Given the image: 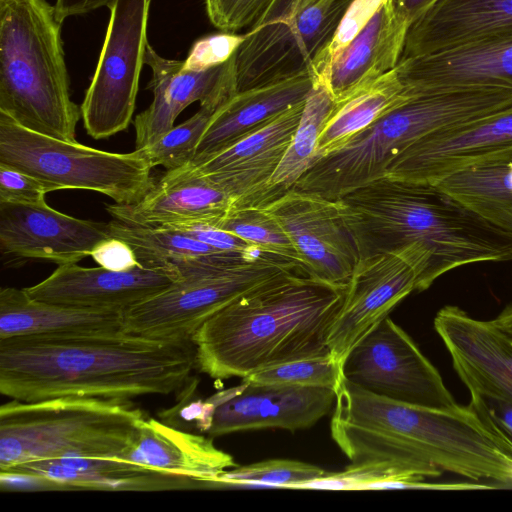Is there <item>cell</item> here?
I'll return each instance as SVG.
<instances>
[{
	"instance_id": "1",
	"label": "cell",
	"mask_w": 512,
	"mask_h": 512,
	"mask_svg": "<svg viewBox=\"0 0 512 512\" xmlns=\"http://www.w3.org/2000/svg\"><path fill=\"white\" fill-rule=\"evenodd\" d=\"M194 367L192 341L125 332L0 339V393L22 402L167 395L187 384Z\"/></svg>"
},
{
	"instance_id": "2",
	"label": "cell",
	"mask_w": 512,
	"mask_h": 512,
	"mask_svg": "<svg viewBox=\"0 0 512 512\" xmlns=\"http://www.w3.org/2000/svg\"><path fill=\"white\" fill-rule=\"evenodd\" d=\"M347 285L296 268L249 290L195 333L196 367L214 379L244 378L286 362L331 355L327 339Z\"/></svg>"
},
{
	"instance_id": "3",
	"label": "cell",
	"mask_w": 512,
	"mask_h": 512,
	"mask_svg": "<svg viewBox=\"0 0 512 512\" xmlns=\"http://www.w3.org/2000/svg\"><path fill=\"white\" fill-rule=\"evenodd\" d=\"M360 258L419 245L431 286L467 264L512 260V234L435 183L383 176L337 199Z\"/></svg>"
},
{
	"instance_id": "4",
	"label": "cell",
	"mask_w": 512,
	"mask_h": 512,
	"mask_svg": "<svg viewBox=\"0 0 512 512\" xmlns=\"http://www.w3.org/2000/svg\"><path fill=\"white\" fill-rule=\"evenodd\" d=\"M61 25L46 0L0 7V112L28 130L76 142L81 108L70 96Z\"/></svg>"
},
{
	"instance_id": "5",
	"label": "cell",
	"mask_w": 512,
	"mask_h": 512,
	"mask_svg": "<svg viewBox=\"0 0 512 512\" xmlns=\"http://www.w3.org/2000/svg\"><path fill=\"white\" fill-rule=\"evenodd\" d=\"M512 105V89L461 87L415 95L308 169L292 187L330 200L383 177L422 137Z\"/></svg>"
},
{
	"instance_id": "6",
	"label": "cell",
	"mask_w": 512,
	"mask_h": 512,
	"mask_svg": "<svg viewBox=\"0 0 512 512\" xmlns=\"http://www.w3.org/2000/svg\"><path fill=\"white\" fill-rule=\"evenodd\" d=\"M146 416L130 400L66 396L0 407V471L66 456L117 458Z\"/></svg>"
},
{
	"instance_id": "7",
	"label": "cell",
	"mask_w": 512,
	"mask_h": 512,
	"mask_svg": "<svg viewBox=\"0 0 512 512\" xmlns=\"http://www.w3.org/2000/svg\"><path fill=\"white\" fill-rule=\"evenodd\" d=\"M331 436L351 462L385 460L426 478L453 449L457 425L445 408H430L375 395L343 376L335 389Z\"/></svg>"
},
{
	"instance_id": "8",
	"label": "cell",
	"mask_w": 512,
	"mask_h": 512,
	"mask_svg": "<svg viewBox=\"0 0 512 512\" xmlns=\"http://www.w3.org/2000/svg\"><path fill=\"white\" fill-rule=\"evenodd\" d=\"M0 164L25 172L49 192L90 190L116 204H133L152 187V166L141 150L113 153L28 130L0 112Z\"/></svg>"
},
{
	"instance_id": "9",
	"label": "cell",
	"mask_w": 512,
	"mask_h": 512,
	"mask_svg": "<svg viewBox=\"0 0 512 512\" xmlns=\"http://www.w3.org/2000/svg\"><path fill=\"white\" fill-rule=\"evenodd\" d=\"M299 266L270 254H230L180 279L123 313L124 332L151 339L192 341L216 312L270 278ZM302 270V269H301Z\"/></svg>"
},
{
	"instance_id": "10",
	"label": "cell",
	"mask_w": 512,
	"mask_h": 512,
	"mask_svg": "<svg viewBox=\"0 0 512 512\" xmlns=\"http://www.w3.org/2000/svg\"><path fill=\"white\" fill-rule=\"evenodd\" d=\"M352 1L318 0L288 19L249 29L234 54L237 93L299 76H320Z\"/></svg>"
},
{
	"instance_id": "11",
	"label": "cell",
	"mask_w": 512,
	"mask_h": 512,
	"mask_svg": "<svg viewBox=\"0 0 512 512\" xmlns=\"http://www.w3.org/2000/svg\"><path fill=\"white\" fill-rule=\"evenodd\" d=\"M151 0H115L99 60L80 106L84 128L106 139L131 123L147 41Z\"/></svg>"
},
{
	"instance_id": "12",
	"label": "cell",
	"mask_w": 512,
	"mask_h": 512,
	"mask_svg": "<svg viewBox=\"0 0 512 512\" xmlns=\"http://www.w3.org/2000/svg\"><path fill=\"white\" fill-rule=\"evenodd\" d=\"M430 257L419 245L360 258L330 328L328 347L342 368L353 349L412 291L430 287Z\"/></svg>"
},
{
	"instance_id": "13",
	"label": "cell",
	"mask_w": 512,
	"mask_h": 512,
	"mask_svg": "<svg viewBox=\"0 0 512 512\" xmlns=\"http://www.w3.org/2000/svg\"><path fill=\"white\" fill-rule=\"evenodd\" d=\"M342 374L362 389L398 402L430 408L458 404L437 368L389 316L353 347Z\"/></svg>"
},
{
	"instance_id": "14",
	"label": "cell",
	"mask_w": 512,
	"mask_h": 512,
	"mask_svg": "<svg viewBox=\"0 0 512 512\" xmlns=\"http://www.w3.org/2000/svg\"><path fill=\"white\" fill-rule=\"evenodd\" d=\"M512 161V105L432 132L408 146L385 175L436 183L454 172Z\"/></svg>"
},
{
	"instance_id": "15",
	"label": "cell",
	"mask_w": 512,
	"mask_h": 512,
	"mask_svg": "<svg viewBox=\"0 0 512 512\" xmlns=\"http://www.w3.org/2000/svg\"><path fill=\"white\" fill-rule=\"evenodd\" d=\"M263 207L288 233L308 275L348 285L360 254L336 200L291 188Z\"/></svg>"
},
{
	"instance_id": "16",
	"label": "cell",
	"mask_w": 512,
	"mask_h": 512,
	"mask_svg": "<svg viewBox=\"0 0 512 512\" xmlns=\"http://www.w3.org/2000/svg\"><path fill=\"white\" fill-rule=\"evenodd\" d=\"M305 101L196 165H187L229 194L232 208L265 206L278 196L270 181L299 124Z\"/></svg>"
},
{
	"instance_id": "17",
	"label": "cell",
	"mask_w": 512,
	"mask_h": 512,
	"mask_svg": "<svg viewBox=\"0 0 512 512\" xmlns=\"http://www.w3.org/2000/svg\"><path fill=\"white\" fill-rule=\"evenodd\" d=\"M335 391L319 387L264 386L241 382L212 395L208 435L280 428L294 432L316 424L335 403Z\"/></svg>"
},
{
	"instance_id": "18",
	"label": "cell",
	"mask_w": 512,
	"mask_h": 512,
	"mask_svg": "<svg viewBox=\"0 0 512 512\" xmlns=\"http://www.w3.org/2000/svg\"><path fill=\"white\" fill-rule=\"evenodd\" d=\"M433 326L469 394L512 402V335L455 305L442 307Z\"/></svg>"
},
{
	"instance_id": "19",
	"label": "cell",
	"mask_w": 512,
	"mask_h": 512,
	"mask_svg": "<svg viewBox=\"0 0 512 512\" xmlns=\"http://www.w3.org/2000/svg\"><path fill=\"white\" fill-rule=\"evenodd\" d=\"M144 64L152 72L147 88L153 100L134 120L136 149L153 143L174 127L176 118L190 104L198 101L219 108L237 93L234 55L220 66L187 71L183 61L160 56L148 43Z\"/></svg>"
},
{
	"instance_id": "20",
	"label": "cell",
	"mask_w": 512,
	"mask_h": 512,
	"mask_svg": "<svg viewBox=\"0 0 512 512\" xmlns=\"http://www.w3.org/2000/svg\"><path fill=\"white\" fill-rule=\"evenodd\" d=\"M178 280L174 271L141 265L113 271L68 263L58 265L46 279L24 289L30 297L48 303L124 313Z\"/></svg>"
},
{
	"instance_id": "21",
	"label": "cell",
	"mask_w": 512,
	"mask_h": 512,
	"mask_svg": "<svg viewBox=\"0 0 512 512\" xmlns=\"http://www.w3.org/2000/svg\"><path fill=\"white\" fill-rule=\"evenodd\" d=\"M109 237L108 223L75 218L47 203L0 202V250L5 255L77 263Z\"/></svg>"
},
{
	"instance_id": "22",
	"label": "cell",
	"mask_w": 512,
	"mask_h": 512,
	"mask_svg": "<svg viewBox=\"0 0 512 512\" xmlns=\"http://www.w3.org/2000/svg\"><path fill=\"white\" fill-rule=\"evenodd\" d=\"M395 70L411 96L461 87L512 89V36L402 58Z\"/></svg>"
},
{
	"instance_id": "23",
	"label": "cell",
	"mask_w": 512,
	"mask_h": 512,
	"mask_svg": "<svg viewBox=\"0 0 512 512\" xmlns=\"http://www.w3.org/2000/svg\"><path fill=\"white\" fill-rule=\"evenodd\" d=\"M233 198L189 167L166 171L133 204L106 205L114 219L146 226L208 223L216 226L230 211Z\"/></svg>"
},
{
	"instance_id": "24",
	"label": "cell",
	"mask_w": 512,
	"mask_h": 512,
	"mask_svg": "<svg viewBox=\"0 0 512 512\" xmlns=\"http://www.w3.org/2000/svg\"><path fill=\"white\" fill-rule=\"evenodd\" d=\"M512 36V0H438L409 27L400 59Z\"/></svg>"
},
{
	"instance_id": "25",
	"label": "cell",
	"mask_w": 512,
	"mask_h": 512,
	"mask_svg": "<svg viewBox=\"0 0 512 512\" xmlns=\"http://www.w3.org/2000/svg\"><path fill=\"white\" fill-rule=\"evenodd\" d=\"M410 22L396 0H385L359 33L327 64L321 77L335 101L393 70Z\"/></svg>"
},
{
	"instance_id": "26",
	"label": "cell",
	"mask_w": 512,
	"mask_h": 512,
	"mask_svg": "<svg viewBox=\"0 0 512 512\" xmlns=\"http://www.w3.org/2000/svg\"><path fill=\"white\" fill-rule=\"evenodd\" d=\"M3 472L40 477L48 490L162 491L207 486L192 478L106 457L42 459Z\"/></svg>"
},
{
	"instance_id": "27",
	"label": "cell",
	"mask_w": 512,
	"mask_h": 512,
	"mask_svg": "<svg viewBox=\"0 0 512 512\" xmlns=\"http://www.w3.org/2000/svg\"><path fill=\"white\" fill-rule=\"evenodd\" d=\"M212 439L145 417L132 447L115 459L216 486L218 478L237 464Z\"/></svg>"
},
{
	"instance_id": "28",
	"label": "cell",
	"mask_w": 512,
	"mask_h": 512,
	"mask_svg": "<svg viewBox=\"0 0 512 512\" xmlns=\"http://www.w3.org/2000/svg\"><path fill=\"white\" fill-rule=\"evenodd\" d=\"M314 78L299 76L236 93L213 114L192 162L196 165L306 100Z\"/></svg>"
},
{
	"instance_id": "29",
	"label": "cell",
	"mask_w": 512,
	"mask_h": 512,
	"mask_svg": "<svg viewBox=\"0 0 512 512\" xmlns=\"http://www.w3.org/2000/svg\"><path fill=\"white\" fill-rule=\"evenodd\" d=\"M123 332V313L48 303L30 297L25 289L0 290V339Z\"/></svg>"
},
{
	"instance_id": "30",
	"label": "cell",
	"mask_w": 512,
	"mask_h": 512,
	"mask_svg": "<svg viewBox=\"0 0 512 512\" xmlns=\"http://www.w3.org/2000/svg\"><path fill=\"white\" fill-rule=\"evenodd\" d=\"M108 230L110 236L132 248L141 266L174 271L180 279L201 271L223 253L171 227L138 225L113 218L108 222Z\"/></svg>"
},
{
	"instance_id": "31",
	"label": "cell",
	"mask_w": 512,
	"mask_h": 512,
	"mask_svg": "<svg viewBox=\"0 0 512 512\" xmlns=\"http://www.w3.org/2000/svg\"><path fill=\"white\" fill-rule=\"evenodd\" d=\"M411 97L413 96L406 91L394 68L346 98L335 101L318 139V160L344 146Z\"/></svg>"
},
{
	"instance_id": "32",
	"label": "cell",
	"mask_w": 512,
	"mask_h": 512,
	"mask_svg": "<svg viewBox=\"0 0 512 512\" xmlns=\"http://www.w3.org/2000/svg\"><path fill=\"white\" fill-rule=\"evenodd\" d=\"M435 184L512 234V161L463 169Z\"/></svg>"
},
{
	"instance_id": "33",
	"label": "cell",
	"mask_w": 512,
	"mask_h": 512,
	"mask_svg": "<svg viewBox=\"0 0 512 512\" xmlns=\"http://www.w3.org/2000/svg\"><path fill=\"white\" fill-rule=\"evenodd\" d=\"M334 105L335 100L324 80L314 78L299 124L270 181L278 197L291 189L318 160V139Z\"/></svg>"
},
{
	"instance_id": "34",
	"label": "cell",
	"mask_w": 512,
	"mask_h": 512,
	"mask_svg": "<svg viewBox=\"0 0 512 512\" xmlns=\"http://www.w3.org/2000/svg\"><path fill=\"white\" fill-rule=\"evenodd\" d=\"M216 227L229 231L259 251L291 262L304 271L302 259L288 233L265 207L231 208Z\"/></svg>"
},
{
	"instance_id": "35",
	"label": "cell",
	"mask_w": 512,
	"mask_h": 512,
	"mask_svg": "<svg viewBox=\"0 0 512 512\" xmlns=\"http://www.w3.org/2000/svg\"><path fill=\"white\" fill-rule=\"evenodd\" d=\"M217 109L200 105L193 116L139 150L153 168L162 166L170 171L187 166L194 159L199 141Z\"/></svg>"
},
{
	"instance_id": "36",
	"label": "cell",
	"mask_w": 512,
	"mask_h": 512,
	"mask_svg": "<svg viewBox=\"0 0 512 512\" xmlns=\"http://www.w3.org/2000/svg\"><path fill=\"white\" fill-rule=\"evenodd\" d=\"M328 472L319 466L290 459H269L225 471L216 481L220 485H260L300 488Z\"/></svg>"
},
{
	"instance_id": "37",
	"label": "cell",
	"mask_w": 512,
	"mask_h": 512,
	"mask_svg": "<svg viewBox=\"0 0 512 512\" xmlns=\"http://www.w3.org/2000/svg\"><path fill=\"white\" fill-rule=\"evenodd\" d=\"M342 368L331 355L286 362L258 370L242 382L264 386L337 388Z\"/></svg>"
},
{
	"instance_id": "38",
	"label": "cell",
	"mask_w": 512,
	"mask_h": 512,
	"mask_svg": "<svg viewBox=\"0 0 512 512\" xmlns=\"http://www.w3.org/2000/svg\"><path fill=\"white\" fill-rule=\"evenodd\" d=\"M426 477L401 464L371 460L351 462L344 470L327 473L323 477L300 486L301 489L366 490L376 489L380 484L390 482L424 481Z\"/></svg>"
},
{
	"instance_id": "39",
	"label": "cell",
	"mask_w": 512,
	"mask_h": 512,
	"mask_svg": "<svg viewBox=\"0 0 512 512\" xmlns=\"http://www.w3.org/2000/svg\"><path fill=\"white\" fill-rule=\"evenodd\" d=\"M279 0H204L206 14L214 27L236 32L257 25L268 9Z\"/></svg>"
},
{
	"instance_id": "40",
	"label": "cell",
	"mask_w": 512,
	"mask_h": 512,
	"mask_svg": "<svg viewBox=\"0 0 512 512\" xmlns=\"http://www.w3.org/2000/svg\"><path fill=\"white\" fill-rule=\"evenodd\" d=\"M244 35L220 32L196 40L183 61L187 71H205L226 63L235 54Z\"/></svg>"
},
{
	"instance_id": "41",
	"label": "cell",
	"mask_w": 512,
	"mask_h": 512,
	"mask_svg": "<svg viewBox=\"0 0 512 512\" xmlns=\"http://www.w3.org/2000/svg\"><path fill=\"white\" fill-rule=\"evenodd\" d=\"M46 186L35 177L0 164V202L20 205L45 204Z\"/></svg>"
},
{
	"instance_id": "42",
	"label": "cell",
	"mask_w": 512,
	"mask_h": 512,
	"mask_svg": "<svg viewBox=\"0 0 512 512\" xmlns=\"http://www.w3.org/2000/svg\"><path fill=\"white\" fill-rule=\"evenodd\" d=\"M171 227L220 252L250 258L265 255L239 236L208 223H187Z\"/></svg>"
},
{
	"instance_id": "43",
	"label": "cell",
	"mask_w": 512,
	"mask_h": 512,
	"mask_svg": "<svg viewBox=\"0 0 512 512\" xmlns=\"http://www.w3.org/2000/svg\"><path fill=\"white\" fill-rule=\"evenodd\" d=\"M384 1L385 0L352 1L329 46L326 66L329 61L359 33Z\"/></svg>"
},
{
	"instance_id": "44",
	"label": "cell",
	"mask_w": 512,
	"mask_h": 512,
	"mask_svg": "<svg viewBox=\"0 0 512 512\" xmlns=\"http://www.w3.org/2000/svg\"><path fill=\"white\" fill-rule=\"evenodd\" d=\"M91 257L99 266L113 271H127L140 265L132 248L112 236L100 242Z\"/></svg>"
},
{
	"instance_id": "45",
	"label": "cell",
	"mask_w": 512,
	"mask_h": 512,
	"mask_svg": "<svg viewBox=\"0 0 512 512\" xmlns=\"http://www.w3.org/2000/svg\"><path fill=\"white\" fill-rule=\"evenodd\" d=\"M468 404L512 441V402L498 397L470 393Z\"/></svg>"
},
{
	"instance_id": "46",
	"label": "cell",
	"mask_w": 512,
	"mask_h": 512,
	"mask_svg": "<svg viewBox=\"0 0 512 512\" xmlns=\"http://www.w3.org/2000/svg\"><path fill=\"white\" fill-rule=\"evenodd\" d=\"M115 0H56L55 11L63 22L71 16L83 15L101 7L109 8Z\"/></svg>"
},
{
	"instance_id": "47",
	"label": "cell",
	"mask_w": 512,
	"mask_h": 512,
	"mask_svg": "<svg viewBox=\"0 0 512 512\" xmlns=\"http://www.w3.org/2000/svg\"><path fill=\"white\" fill-rule=\"evenodd\" d=\"M410 24L432 7L438 0H396Z\"/></svg>"
},
{
	"instance_id": "48",
	"label": "cell",
	"mask_w": 512,
	"mask_h": 512,
	"mask_svg": "<svg viewBox=\"0 0 512 512\" xmlns=\"http://www.w3.org/2000/svg\"><path fill=\"white\" fill-rule=\"evenodd\" d=\"M500 328L512 335V303L507 305L494 319Z\"/></svg>"
},
{
	"instance_id": "49",
	"label": "cell",
	"mask_w": 512,
	"mask_h": 512,
	"mask_svg": "<svg viewBox=\"0 0 512 512\" xmlns=\"http://www.w3.org/2000/svg\"><path fill=\"white\" fill-rule=\"evenodd\" d=\"M316 1H318V0H299L294 9L293 15L297 14L298 12L303 10L305 7H307L308 5H310L311 3H314Z\"/></svg>"
},
{
	"instance_id": "50",
	"label": "cell",
	"mask_w": 512,
	"mask_h": 512,
	"mask_svg": "<svg viewBox=\"0 0 512 512\" xmlns=\"http://www.w3.org/2000/svg\"><path fill=\"white\" fill-rule=\"evenodd\" d=\"M12 0H0V7H3L5 6L6 4H8L9 2H11Z\"/></svg>"
}]
</instances>
